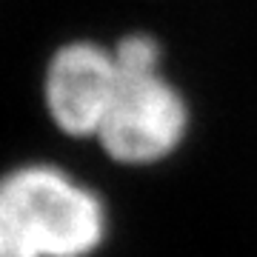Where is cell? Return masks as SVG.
<instances>
[{"label":"cell","mask_w":257,"mask_h":257,"mask_svg":"<svg viewBox=\"0 0 257 257\" xmlns=\"http://www.w3.org/2000/svg\"><path fill=\"white\" fill-rule=\"evenodd\" d=\"M120 74H155L160 66V46L149 35H128L114 49Z\"/></svg>","instance_id":"cell-4"},{"label":"cell","mask_w":257,"mask_h":257,"mask_svg":"<svg viewBox=\"0 0 257 257\" xmlns=\"http://www.w3.org/2000/svg\"><path fill=\"white\" fill-rule=\"evenodd\" d=\"M120 86L114 52L97 43H69L52 57L46 69L49 114L66 135H97Z\"/></svg>","instance_id":"cell-3"},{"label":"cell","mask_w":257,"mask_h":257,"mask_svg":"<svg viewBox=\"0 0 257 257\" xmlns=\"http://www.w3.org/2000/svg\"><path fill=\"white\" fill-rule=\"evenodd\" d=\"M106 237V206L55 166L0 177V257H89Z\"/></svg>","instance_id":"cell-1"},{"label":"cell","mask_w":257,"mask_h":257,"mask_svg":"<svg viewBox=\"0 0 257 257\" xmlns=\"http://www.w3.org/2000/svg\"><path fill=\"white\" fill-rule=\"evenodd\" d=\"M189 126L183 97L160 74H120L117 94L111 100L97 140L106 155L126 166L157 163L172 155Z\"/></svg>","instance_id":"cell-2"}]
</instances>
